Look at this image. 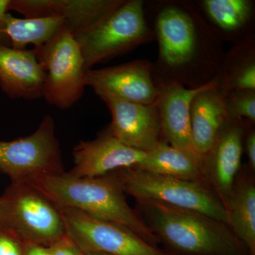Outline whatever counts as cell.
Here are the masks:
<instances>
[{
	"mask_svg": "<svg viewBox=\"0 0 255 255\" xmlns=\"http://www.w3.org/2000/svg\"><path fill=\"white\" fill-rule=\"evenodd\" d=\"M145 12L152 14L150 25L158 42V59L152 67L155 82L195 89L216 78L226 52L195 1H145Z\"/></svg>",
	"mask_w": 255,
	"mask_h": 255,
	"instance_id": "6da1fadb",
	"label": "cell"
},
{
	"mask_svg": "<svg viewBox=\"0 0 255 255\" xmlns=\"http://www.w3.org/2000/svg\"><path fill=\"white\" fill-rule=\"evenodd\" d=\"M60 209H76L97 219L122 225L157 246L158 239L136 210L128 204L126 194L113 174L78 177L68 172L38 174L25 179Z\"/></svg>",
	"mask_w": 255,
	"mask_h": 255,
	"instance_id": "7a4b0ae2",
	"label": "cell"
},
{
	"mask_svg": "<svg viewBox=\"0 0 255 255\" xmlns=\"http://www.w3.org/2000/svg\"><path fill=\"white\" fill-rule=\"evenodd\" d=\"M136 202V211L168 255H251L227 223L162 203Z\"/></svg>",
	"mask_w": 255,
	"mask_h": 255,
	"instance_id": "3957f363",
	"label": "cell"
},
{
	"mask_svg": "<svg viewBox=\"0 0 255 255\" xmlns=\"http://www.w3.org/2000/svg\"><path fill=\"white\" fill-rule=\"evenodd\" d=\"M74 36L86 71L96 64L155 40V32L146 17L143 0H124L118 7Z\"/></svg>",
	"mask_w": 255,
	"mask_h": 255,
	"instance_id": "277c9868",
	"label": "cell"
},
{
	"mask_svg": "<svg viewBox=\"0 0 255 255\" xmlns=\"http://www.w3.org/2000/svg\"><path fill=\"white\" fill-rule=\"evenodd\" d=\"M126 194L136 201H151L207 215L228 224L227 211L204 181L189 180L142 169L112 172Z\"/></svg>",
	"mask_w": 255,
	"mask_h": 255,
	"instance_id": "5b68a950",
	"label": "cell"
},
{
	"mask_svg": "<svg viewBox=\"0 0 255 255\" xmlns=\"http://www.w3.org/2000/svg\"><path fill=\"white\" fill-rule=\"evenodd\" d=\"M0 225L23 243L48 247L67 234L62 210L25 181L11 182L0 196Z\"/></svg>",
	"mask_w": 255,
	"mask_h": 255,
	"instance_id": "8992f818",
	"label": "cell"
},
{
	"mask_svg": "<svg viewBox=\"0 0 255 255\" xmlns=\"http://www.w3.org/2000/svg\"><path fill=\"white\" fill-rule=\"evenodd\" d=\"M33 50L46 73L43 98L60 110L73 107L87 87L83 57L73 33L63 25L50 41Z\"/></svg>",
	"mask_w": 255,
	"mask_h": 255,
	"instance_id": "52a82bcc",
	"label": "cell"
},
{
	"mask_svg": "<svg viewBox=\"0 0 255 255\" xmlns=\"http://www.w3.org/2000/svg\"><path fill=\"white\" fill-rule=\"evenodd\" d=\"M0 171L11 182L38 174L65 172L54 119L43 117L36 130L26 137L0 141Z\"/></svg>",
	"mask_w": 255,
	"mask_h": 255,
	"instance_id": "ba28073f",
	"label": "cell"
},
{
	"mask_svg": "<svg viewBox=\"0 0 255 255\" xmlns=\"http://www.w3.org/2000/svg\"><path fill=\"white\" fill-rule=\"evenodd\" d=\"M67 235L84 252L112 255H168L131 230L76 209H61Z\"/></svg>",
	"mask_w": 255,
	"mask_h": 255,
	"instance_id": "9c48e42d",
	"label": "cell"
},
{
	"mask_svg": "<svg viewBox=\"0 0 255 255\" xmlns=\"http://www.w3.org/2000/svg\"><path fill=\"white\" fill-rule=\"evenodd\" d=\"M153 64L135 60L121 65L86 71L87 86L96 95L105 94L134 103L155 105L158 89L152 76Z\"/></svg>",
	"mask_w": 255,
	"mask_h": 255,
	"instance_id": "30bf717a",
	"label": "cell"
},
{
	"mask_svg": "<svg viewBox=\"0 0 255 255\" xmlns=\"http://www.w3.org/2000/svg\"><path fill=\"white\" fill-rule=\"evenodd\" d=\"M246 122L231 117L211 150L201 159L203 179L224 206L241 170Z\"/></svg>",
	"mask_w": 255,
	"mask_h": 255,
	"instance_id": "8fae6325",
	"label": "cell"
},
{
	"mask_svg": "<svg viewBox=\"0 0 255 255\" xmlns=\"http://www.w3.org/2000/svg\"><path fill=\"white\" fill-rule=\"evenodd\" d=\"M73 169L68 172L78 177H95L121 169L138 168L147 152L124 145L108 128L92 140H80L73 151Z\"/></svg>",
	"mask_w": 255,
	"mask_h": 255,
	"instance_id": "7c38bea8",
	"label": "cell"
},
{
	"mask_svg": "<svg viewBox=\"0 0 255 255\" xmlns=\"http://www.w3.org/2000/svg\"><path fill=\"white\" fill-rule=\"evenodd\" d=\"M97 96L112 114L107 128L124 145L147 152L162 140L157 104L144 105L105 94Z\"/></svg>",
	"mask_w": 255,
	"mask_h": 255,
	"instance_id": "4fadbf2b",
	"label": "cell"
},
{
	"mask_svg": "<svg viewBox=\"0 0 255 255\" xmlns=\"http://www.w3.org/2000/svg\"><path fill=\"white\" fill-rule=\"evenodd\" d=\"M216 82L215 78L207 85L195 89L187 88L177 82H155L158 89L156 104L162 140L178 150L199 157L194 150L191 137V102L197 94Z\"/></svg>",
	"mask_w": 255,
	"mask_h": 255,
	"instance_id": "5bb4252c",
	"label": "cell"
},
{
	"mask_svg": "<svg viewBox=\"0 0 255 255\" xmlns=\"http://www.w3.org/2000/svg\"><path fill=\"white\" fill-rule=\"evenodd\" d=\"M124 0H10L9 10L25 18L60 17L74 35L97 22Z\"/></svg>",
	"mask_w": 255,
	"mask_h": 255,
	"instance_id": "9a60e30c",
	"label": "cell"
},
{
	"mask_svg": "<svg viewBox=\"0 0 255 255\" xmlns=\"http://www.w3.org/2000/svg\"><path fill=\"white\" fill-rule=\"evenodd\" d=\"M45 81L46 73L34 50L0 44V86L10 98H41Z\"/></svg>",
	"mask_w": 255,
	"mask_h": 255,
	"instance_id": "2e32d148",
	"label": "cell"
},
{
	"mask_svg": "<svg viewBox=\"0 0 255 255\" xmlns=\"http://www.w3.org/2000/svg\"><path fill=\"white\" fill-rule=\"evenodd\" d=\"M231 118L217 82L194 97L191 105V137L194 150L201 159L211 150Z\"/></svg>",
	"mask_w": 255,
	"mask_h": 255,
	"instance_id": "e0dca14e",
	"label": "cell"
},
{
	"mask_svg": "<svg viewBox=\"0 0 255 255\" xmlns=\"http://www.w3.org/2000/svg\"><path fill=\"white\" fill-rule=\"evenodd\" d=\"M255 1L199 0L195 1L210 26L223 41L237 43L255 34Z\"/></svg>",
	"mask_w": 255,
	"mask_h": 255,
	"instance_id": "ac0fdd59",
	"label": "cell"
},
{
	"mask_svg": "<svg viewBox=\"0 0 255 255\" xmlns=\"http://www.w3.org/2000/svg\"><path fill=\"white\" fill-rule=\"evenodd\" d=\"M225 207L233 232L250 254L255 255V173L248 166L240 171Z\"/></svg>",
	"mask_w": 255,
	"mask_h": 255,
	"instance_id": "d6986e66",
	"label": "cell"
},
{
	"mask_svg": "<svg viewBox=\"0 0 255 255\" xmlns=\"http://www.w3.org/2000/svg\"><path fill=\"white\" fill-rule=\"evenodd\" d=\"M216 79L217 89L224 96L238 90H255V34L235 43L225 53Z\"/></svg>",
	"mask_w": 255,
	"mask_h": 255,
	"instance_id": "ffe728a7",
	"label": "cell"
},
{
	"mask_svg": "<svg viewBox=\"0 0 255 255\" xmlns=\"http://www.w3.org/2000/svg\"><path fill=\"white\" fill-rule=\"evenodd\" d=\"M135 169L189 180L204 181L201 159L178 150L162 140L147 151L145 160Z\"/></svg>",
	"mask_w": 255,
	"mask_h": 255,
	"instance_id": "44dd1931",
	"label": "cell"
},
{
	"mask_svg": "<svg viewBox=\"0 0 255 255\" xmlns=\"http://www.w3.org/2000/svg\"><path fill=\"white\" fill-rule=\"evenodd\" d=\"M64 25L60 17L16 18L8 13L5 19V34L10 47L26 49L28 45L46 44Z\"/></svg>",
	"mask_w": 255,
	"mask_h": 255,
	"instance_id": "7402d4cb",
	"label": "cell"
},
{
	"mask_svg": "<svg viewBox=\"0 0 255 255\" xmlns=\"http://www.w3.org/2000/svg\"><path fill=\"white\" fill-rule=\"evenodd\" d=\"M228 113L233 118L255 124V90H238L225 95Z\"/></svg>",
	"mask_w": 255,
	"mask_h": 255,
	"instance_id": "603a6c76",
	"label": "cell"
},
{
	"mask_svg": "<svg viewBox=\"0 0 255 255\" xmlns=\"http://www.w3.org/2000/svg\"><path fill=\"white\" fill-rule=\"evenodd\" d=\"M23 244L14 233L0 225V255H23Z\"/></svg>",
	"mask_w": 255,
	"mask_h": 255,
	"instance_id": "cb8c5ba5",
	"label": "cell"
},
{
	"mask_svg": "<svg viewBox=\"0 0 255 255\" xmlns=\"http://www.w3.org/2000/svg\"><path fill=\"white\" fill-rule=\"evenodd\" d=\"M50 255H85V252L68 235L48 246Z\"/></svg>",
	"mask_w": 255,
	"mask_h": 255,
	"instance_id": "d4e9b609",
	"label": "cell"
},
{
	"mask_svg": "<svg viewBox=\"0 0 255 255\" xmlns=\"http://www.w3.org/2000/svg\"><path fill=\"white\" fill-rule=\"evenodd\" d=\"M243 150L248 159V168L255 172V124L247 121L243 137Z\"/></svg>",
	"mask_w": 255,
	"mask_h": 255,
	"instance_id": "484cf974",
	"label": "cell"
},
{
	"mask_svg": "<svg viewBox=\"0 0 255 255\" xmlns=\"http://www.w3.org/2000/svg\"><path fill=\"white\" fill-rule=\"evenodd\" d=\"M10 0H0V44L10 46L5 34V19L9 11Z\"/></svg>",
	"mask_w": 255,
	"mask_h": 255,
	"instance_id": "4316f807",
	"label": "cell"
},
{
	"mask_svg": "<svg viewBox=\"0 0 255 255\" xmlns=\"http://www.w3.org/2000/svg\"><path fill=\"white\" fill-rule=\"evenodd\" d=\"M23 255H50L49 248L36 243H24Z\"/></svg>",
	"mask_w": 255,
	"mask_h": 255,
	"instance_id": "83f0119b",
	"label": "cell"
},
{
	"mask_svg": "<svg viewBox=\"0 0 255 255\" xmlns=\"http://www.w3.org/2000/svg\"><path fill=\"white\" fill-rule=\"evenodd\" d=\"M85 255H112L107 253H100V252H85Z\"/></svg>",
	"mask_w": 255,
	"mask_h": 255,
	"instance_id": "f1b7e54d",
	"label": "cell"
}]
</instances>
